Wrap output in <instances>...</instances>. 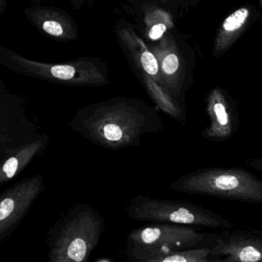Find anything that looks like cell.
Returning a JSON list of instances; mask_svg holds the SVG:
<instances>
[{"label":"cell","mask_w":262,"mask_h":262,"mask_svg":"<svg viewBox=\"0 0 262 262\" xmlns=\"http://www.w3.org/2000/svg\"><path fill=\"white\" fill-rule=\"evenodd\" d=\"M249 16V12L245 8H242L230 15L228 18L225 20L223 28L227 32L235 31L239 29L245 22Z\"/></svg>","instance_id":"12"},{"label":"cell","mask_w":262,"mask_h":262,"mask_svg":"<svg viewBox=\"0 0 262 262\" xmlns=\"http://www.w3.org/2000/svg\"><path fill=\"white\" fill-rule=\"evenodd\" d=\"M166 27L164 24H158L156 25L150 30L149 33V36L151 39L157 40L163 35V33L166 32Z\"/></svg>","instance_id":"14"},{"label":"cell","mask_w":262,"mask_h":262,"mask_svg":"<svg viewBox=\"0 0 262 262\" xmlns=\"http://www.w3.org/2000/svg\"><path fill=\"white\" fill-rule=\"evenodd\" d=\"M104 228L103 218L97 210L86 204L74 206L58 231L49 262H88Z\"/></svg>","instance_id":"3"},{"label":"cell","mask_w":262,"mask_h":262,"mask_svg":"<svg viewBox=\"0 0 262 262\" xmlns=\"http://www.w3.org/2000/svg\"><path fill=\"white\" fill-rule=\"evenodd\" d=\"M43 29L46 33L54 36H60L63 33L62 26L54 21H46L44 22Z\"/></svg>","instance_id":"13"},{"label":"cell","mask_w":262,"mask_h":262,"mask_svg":"<svg viewBox=\"0 0 262 262\" xmlns=\"http://www.w3.org/2000/svg\"><path fill=\"white\" fill-rule=\"evenodd\" d=\"M170 189L182 193L262 204V181L243 169H200L174 181Z\"/></svg>","instance_id":"2"},{"label":"cell","mask_w":262,"mask_h":262,"mask_svg":"<svg viewBox=\"0 0 262 262\" xmlns=\"http://www.w3.org/2000/svg\"><path fill=\"white\" fill-rule=\"evenodd\" d=\"M42 187L41 179L35 177L17 186L0 199V235L23 215Z\"/></svg>","instance_id":"8"},{"label":"cell","mask_w":262,"mask_h":262,"mask_svg":"<svg viewBox=\"0 0 262 262\" xmlns=\"http://www.w3.org/2000/svg\"><path fill=\"white\" fill-rule=\"evenodd\" d=\"M140 81L149 96L155 102L158 107L177 122L186 123L185 109L164 88L163 85L146 74H142Z\"/></svg>","instance_id":"9"},{"label":"cell","mask_w":262,"mask_h":262,"mask_svg":"<svg viewBox=\"0 0 262 262\" xmlns=\"http://www.w3.org/2000/svg\"><path fill=\"white\" fill-rule=\"evenodd\" d=\"M210 259L215 262H262V231L223 229L215 238Z\"/></svg>","instance_id":"6"},{"label":"cell","mask_w":262,"mask_h":262,"mask_svg":"<svg viewBox=\"0 0 262 262\" xmlns=\"http://www.w3.org/2000/svg\"><path fill=\"white\" fill-rule=\"evenodd\" d=\"M248 166H251L259 172H262V159L260 158H252L247 162Z\"/></svg>","instance_id":"15"},{"label":"cell","mask_w":262,"mask_h":262,"mask_svg":"<svg viewBox=\"0 0 262 262\" xmlns=\"http://www.w3.org/2000/svg\"><path fill=\"white\" fill-rule=\"evenodd\" d=\"M206 110L210 123L202 132L205 139L226 141L234 135L236 129V116L226 90L215 87L209 93Z\"/></svg>","instance_id":"7"},{"label":"cell","mask_w":262,"mask_h":262,"mask_svg":"<svg viewBox=\"0 0 262 262\" xmlns=\"http://www.w3.org/2000/svg\"><path fill=\"white\" fill-rule=\"evenodd\" d=\"M205 239L206 235L192 226L155 223L130 231L127 254L130 259H147L195 248Z\"/></svg>","instance_id":"5"},{"label":"cell","mask_w":262,"mask_h":262,"mask_svg":"<svg viewBox=\"0 0 262 262\" xmlns=\"http://www.w3.org/2000/svg\"><path fill=\"white\" fill-rule=\"evenodd\" d=\"M130 219L139 222L170 223L205 228L229 229L233 223L214 211L184 201L154 199L139 195L125 209Z\"/></svg>","instance_id":"4"},{"label":"cell","mask_w":262,"mask_h":262,"mask_svg":"<svg viewBox=\"0 0 262 262\" xmlns=\"http://www.w3.org/2000/svg\"><path fill=\"white\" fill-rule=\"evenodd\" d=\"M42 141H36L29 147L20 151L17 156L9 158L0 170V181L11 179L17 174L19 169L31 159L33 155L38 151L42 146Z\"/></svg>","instance_id":"11"},{"label":"cell","mask_w":262,"mask_h":262,"mask_svg":"<svg viewBox=\"0 0 262 262\" xmlns=\"http://www.w3.org/2000/svg\"><path fill=\"white\" fill-rule=\"evenodd\" d=\"M70 126L90 143L112 150L138 147L143 135L164 128L157 108L143 100L125 97L81 107Z\"/></svg>","instance_id":"1"},{"label":"cell","mask_w":262,"mask_h":262,"mask_svg":"<svg viewBox=\"0 0 262 262\" xmlns=\"http://www.w3.org/2000/svg\"><path fill=\"white\" fill-rule=\"evenodd\" d=\"M210 252L211 248H195L147 259H130V261L131 262H215L214 259H210Z\"/></svg>","instance_id":"10"}]
</instances>
